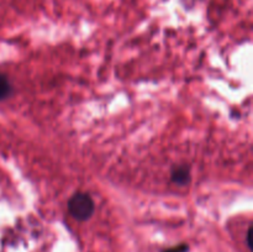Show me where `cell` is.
<instances>
[{
  "label": "cell",
  "instance_id": "3957f363",
  "mask_svg": "<svg viewBox=\"0 0 253 252\" xmlns=\"http://www.w3.org/2000/svg\"><path fill=\"white\" fill-rule=\"evenodd\" d=\"M11 93V84L6 76L0 73V100H4Z\"/></svg>",
  "mask_w": 253,
  "mask_h": 252
},
{
  "label": "cell",
  "instance_id": "7a4b0ae2",
  "mask_svg": "<svg viewBox=\"0 0 253 252\" xmlns=\"http://www.w3.org/2000/svg\"><path fill=\"white\" fill-rule=\"evenodd\" d=\"M170 179L178 185H185L190 182V172L187 166H178L172 169Z\"/></svg>",
  "mask_w": 253,
  "mask_h": 252
},
{
  "label": "cell",
  "instance_id": "277c9868",
  "mask_svg": "<svg viewBox=\"0 0 253 252\" xmlns=\"http://www.w3.org/2000/svg\"><path fill=\"white\" fill-rule=\"evenodd\" d=\"M187 251H188V246H185V245H182V246L174 247V249H170V250H168V251H166V252H187Z\"/></svg>",
  "mask_w": 253,
  "mask_h": 252
},
{
  "label": "cell",
  "instance_id": "5b68a950",
  "mask_svg": "<svg viewBox=\"0 0 253 252\" xmlns=\"http://www.w3.org/2000/svg\"><path fill=\"white\" fill-rule=\"evenodd\" d=\"M251 232H252V227H250L249 232H247V245H249L250 249L252 250V244H251Z\"/></svg>",
  "mask_w": 253,
  "mask_h": 252
},
{
  "label": "cell",
  "instance_id": "6da1fadb",
  "mask_svg": "<svg viewBox=\"0 0 253 252\" xmlns=\"http://www.w3.org/2000/svg\"><path fill=\"white\" fill-rule=\"evenodd\" d=\"M94 202L88 193L78 192L68 200V210L72 216L78 221L90 219L94 212Z\"/></svg>",
  "mask_w": 253,
  "mask_h": 252
}]
</instances>
